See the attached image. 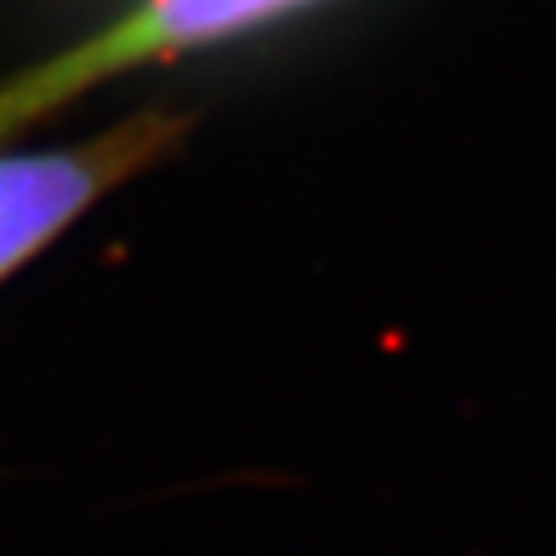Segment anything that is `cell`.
Returning a JSON list of instances; mask_svg holds the SVG:
<instances>
[{"label": "cell", "instance_id": "2", "mask_svg": "<svg viewBox=\"0 0 556 556\" xmlns=\"http://www.w3.org/2000/svg\"><path fill=\"white\" fill-rule=\"evenodd\" d=\"M190 128V116L149 108L96 137L50 149H0V285L137 174L153 169Z\"/></svg>", "mask_w": 556, "mask_h": 556}, {"label": "cell", "instance_id": "1", "mask_svg": "<svg viewBox=\"0 0 556 556\" xmlns=\"http://www.w3.org/2000/svg\"><path fill=\"white\" fill-rule=\"evenodd\" d=\"M318 0H137L124 17L96 29L79 46L41 59L0 83V140L34 128L87 91L119 79L132 66L181 59L219 41L243 38L285 21Z\"/></svg>", "mask_w": 556, "mask_h": 556}]
</instances>
